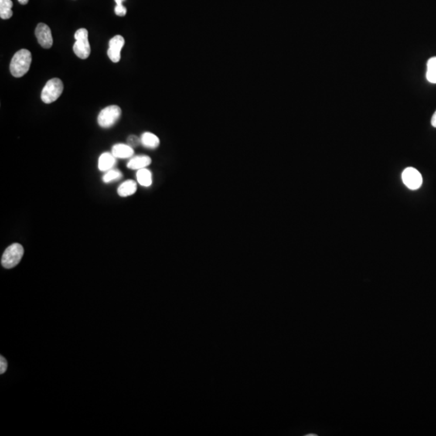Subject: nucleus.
Wrapping results in <instances>:
<instances>
[{"mask_svg":"<svg viewBox=\"0 0 436 436\" xmlns=\"http://www.w3.org/2000/svg\"><path fill=\"white\" fill-rule=\"evenodd\" d=\"M25 250L22 245L20 243H13L6 249L1 259V264L7 269L15 267L19 264L22 260Z\"/></svg>","mask_w":436,"mask_h":436,"instance_id":"obj_2","label":"nucleus"},{"mask_svg":"<svg viewBox=\"0 0 436 436\" xmlns=\"http://www.w3.org/2000/svg\"><path fill=\"white\" fill-rule=\"evenodd\" d=\"M427 79L430 83H436V57L427 62Z\"/></svg>","mask_w":436,"mask_h":436,"instance_id":"obj_16","label":"nucleus"},{"mask_svg":"<svg viewBox=\"0 0 436 436\" xmlns=\"http://www.w3.org/2000/svg\"><path fill=\"white\" fill-rule=\"evenodd\" d=\"M115 13L119 16H124L127 13V9L124 5H117L115 7Z\"/></svg>","mask_w":436,"mask_h":436,"instance_id":"obj_19","label":"nucleus"},{"mask_svg":"<svg viewBox=\"0 0 436 436\" xmlns=\"http://www.w3.org/2000/svg\"><path fill=\"white\" fill-rule=\"evenodd\" d=\"M35 35L38 39V43L44 49H50L53 45V37L51 29L48 25L44 23H40L35 30Z\"/></svg>","mask_w":436,"mask_h":436,"instance_id":"obj_7","label":"nucleus"},{"mask_svg":"<svg viewBox=\"0 0 436 436\" xmlns=\"http://www.w3.org/2000/svg\"><path fill=\"white\" fill-rule=\"evenodd\" d=\"M31 62H32V55L28 49H22L14 55L10 64V71L11 75L15 78H21L25 76L29 70Z\"/></svg>","mask_w":436,"mask_h":436,"instance_id":"obj_1","label":"nucleus"},{"mask_svg":"<svg viewBox=\"0 0 436 436\" xmlns=\"http://www.w3.org/2000/svg\"><path fill=\"white\" fill-rule=\"evenodd\" d=\"M402 177L404 185L411 190H417L423 185V177L415 168H406L403 171Z\"/></svg>","mask_w":436,"mask_h":436,"instance_id":"obj_6","label":"nucleus"},{"mask_svg":"<svg viewBox=\"0 0 436 436\" xmlns=\"http://www.w3.org/2000/svg\"><path fill=\"white\" fill-rule=\"evenodd\" d=\"M8 369V362H7V359L1 355L0 356V373L1 374H4V372H6Z\"/></svg>","mask_w":436,"mask_h":436,"instance_id":"obj_20","label":"nucleus"},{"mask_svg":"<svg viewBox=\"0 0 436 436\" xmlns=\"http://www.w3.org/2000/svg\"><path fill=\"white\" fill-rule=\"evenodd\" d=\"M63 92V83L59 79H50L42 92V100L45 104H51L60 97Z\"/></svg>","mask_w":436,"mask_h":436,"instance_id":"obj_4","label":"nucleus"},{"mask_svg":"<svg viewBox=\"0 0 436 436\" xmlns=\"http://www.w3.org/2000/svg\"><path fill=\"white\" fill-rule=\"evenodd\" d=\"M141 144L146 148L154 150L159 147L160 140L155 134L150 132H145L141 136Z\"/></svg>","mask_w":436,"mask_h":436,"instance_id":"obj_13","label":"nucleus"},{"mask_svg":"<svg viewBox=\"0 0 436 436\" xmlns=\"http://www.w3.org/2000/svg\"><path fill=\"white\" fill-rule=\"evenodd\" d=\"M117 164V158L112 153L104 152L100 155L98 161V168L101 171L113 169Z\"/></svg>","mask_w":436,"mask_h":436,"instance_id":"obj_10","label":"nucleus"},{"mask_svg":"<svg viewBox=\"0 0 436 436\" xmlns=\"http://www.w3.org/2000/svg\"><path fill=\"white\" fill-rule=\"evenodd\" d=\"M121 116V109L119 106L111 105L100 111L98 116V124L102 128H110L118 121Z\"/></svg>","mask_w":436,"mask_h":436,"instance_id":"obj_5","label":"nucleus"},{"mask_svg":"<svg viewBox=\"0 0 436 436\" xmlns=\"http://www.w3.org/2000/svg\"><path fill=\"white\" fill-rule=\"evenodd\" d=\"M124 45V39L122 36L117 35L109 42L107 56L112 62L117 63L120 60V52Z\"/></svg>","mask_w":436,"mask_h":436,"instance_id":"obj_8","label":"nucleus"},{"mask_svg":"<svg viewBox=\"0 0 436 436\" xmlns=\"http://www.w3.org/2000/svg\"><path fill=\"white\" fill-rule=\"evenodd\" d=\"M431 124H432L433 127L436 128V111L434 112L432 118H431Z\"/></svg>","mask_w":436,"mask_h":436,"instance_id":"obj_21","label":"nucleus"},{"mask_svg":"<svg viewBox=\"0 0 436 436\" xmlns=\"http://www.w3.org/2000/svg\"><path fill=\"white\" fill-rule=\"evenodd\" d=\"M136 177H137V183L141 186L149 188V187H151L152 185V172L150 170L147 169V168L138 170L137 174H136Z\"/></svg>","mask_w":436,"mask_h":436,"instance_id":"obj_14","label":"nucleus"},{"mask_svg":"<svg viewBox=\"0 0 436 436\" xmlns=\"http://www.w3.org/2000/svg\"><path fill=\"white\" fill-rule=\"evenodd\" d=\"M137 183L132 179L124 181L117 188V194L121 197L132 196L137 192Z\"/></svg>","mask_w":436,"mask_h":436,"instance_id":"obj_12","label":"nucleus"},{"mask_svg":"<svg viewBox=\"0 0 436 436\" xmlns=\"http://www.w3.org/2000/svg\"><path fill=\"white\" fill-rule=\"evenodd\" d=\"M18 1H19L20 4H23V5H25L28 2V0H18Z\"/></svg>","mask_w":436,"mask_h":436,"instance_id":"obj_23","label":"nucleus"},{"mask_svg":"<svg viewBox=\"0 0 436 436\" xmlns=\"http://www.w3.org/2000/svg\"><path fill=\"white\" fill-rule=\"evenodd\" d=\"M124 0H115V2L117 3V5H123V2Z\"/></svg>","mask_w":436,"mask_h":436,"instance_id":"obj_22","label":"nucleus"},{"mask_svg":"<svg viewBox=\"0 0 436 436\" xmlns=\"http://www.w3.org/2000/svg\"><path fill=\"white\" fill-rule=\"evenodd\" d=\"M12 6L13 3L11 0H0V17L3 20H8L12 16Z\"/></svg>","mask_w":436,"mask_h":436,"instance_id":"obj_15","label":"nucleus"},{"mask_svg":"<svg viewBox=\"0 0 436 436\" xmlns=\"http://www.w3.org/2000/svg\"><path fill=\"white\" fill-rule=\"evenodd\" d=\"M127 144H128L130 147H133V148H135V147H138V146L141 144V138L137 137L135 135H131L128 137V139H127Z\"/></svg>","mask_w":436,"mask_h":436,"instance_id":"obj_18","label":"nucleus"},{"mask_svg":"<svg viewBox=\"0 0 436 436\" xmlns=\"http://www.w3.org/2000/svg\"><path fill=\"white\" fill-rule=\"evenodd\" d=\"M152 162V160L150 157L147 155H138V156L133 157L130 158L128 164H127V168L131 170L143 169L147 168L148 166L151 165Z\"/></svg>","mask_w":436,"mask_h":436,"instance_id":"obj_9","label":"nucleus"},{"mask_svg":"<svg viewBox=\"0 0 436 436\" xmlns=\"http://www.w3.org/2000/svg\"><path fill=\"white\" fill-rule=\"evenodd\" d=\"M112 154L117 158H130L134 156V151L128 144H116L112 149Z\"/></svg>","mask_w":436,"mask_h":436,"instance_id":"obj_11","label":"nucleus"},{"mask_svg":"<svg viewBox=\"0 0 436 436\" xmlns=\"http://www.w3.org/2000/svg\"><path fill=\"white\" fill-rule=\"evenodd\" d=\"M76 42L73 50L79 59H87L90 53V45L88 41V31L86 28H79L75 33Z\"/></svg>","mask_w":436,"mask_h":436,"instance_id":"obj_3","label":"nucleus"},{"mask_svg":"<svg viewBox=\"0 0 436 436\" xmlns=\"http://www.w3.org/2000/svg\"><path fill=\"white\" fill-rule=\"evenodd\" d=\"M122 177V173L119 170L111 169L106 171V173L103 175V182L105 184L117 181L120 179Z\"/></svg>","mask_w":436,"mask_h":436,"instance_id":"obj_17","label":"nucleus"}]
</instances>
